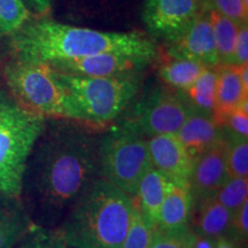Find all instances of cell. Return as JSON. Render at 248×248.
Instances as JSON below:
<instances>
[{
  "label": "cell",
  "mask_w": 248,
  "mask_h": 248,
  "mask_svg": "<svg viewBox=\"0 0 248 248\" xmlns=\"http://www.w3.org/2000/svg\"><path fill=\"white\" fill-rule=\"evenodd\" d=\"M203 8L188 29L173 42L169 55L172 59L198 61L207 67H219L209 8Z\"/></svg>",
  "instance_id": "cell-11"
},
{
  "label": "cell",
  "mask_w": 248,
  "mask_h": 248,
  "mask_svg": "<svg viewBox=\"0 0 248 248\" xmlns=\"http://www.w3.org/2000/svg\"><path fill=\"white\" fill-rule=\"evenodd\" d=\"M237 70H238V75H239L241 85H243L244 88V91L248 93V64L237 67Z\"/></svg>",
  "instance_id": "cell-36"
},
{
  "label": "cell",
  "mask_w": 248,
  "mask_h": 248,
  "mask_svg": "<svg viewBox=\"0 0 248 248\" xmlns=\"http://www.w3.org/2000/svg\"><path fill=\"white\" fill-rule=\"evenodd\" d=\"M14 248H71L58 228L33 224Z\"/></svg>",
  "instance_id": "cell-25"
},
{
  "label": "cell",
  "mask_w": 248,
  "mask_h": 248,
  "mask_svg": "<svg viewBox=\"0 0 248 248\" xmlns=\"http://www.w3.org/2000/svg\"><path fill=\"white\" fill-rule=\"evenodd\" d=\"M193 248H216V239L208 237H198L197 235Z\"/></svg>",
  "instance_id": "cell-35"
},
{
  "label": "cell",
  "mask_w": 248,
  "mask_h": 248,
  "mask_svg": "<svg viewBox=\"0 0 248 248\" xmlns=\"http://www.w3.org/2000/svg\"><path fill=\"white\" fill-rule=\"evenodd\" d=\"M30 20L23 0H0V36H12Z\"/></svg>",
  "instance_id": "cell-24"
},
{
  "label": "cell",
  "mask_w": 248,
  "mask_h": 248,
  "mask_svg": "<svg viewBox=\"0 0 248 248\" xmlns=\"http://www.w3.org/2000/svg\"><path fill=\"white\" fill-rule=\"evenodd\" d=\"M207 66L188 59H172L160 68V76L167 85L184 92L197 82Z\"/></svg>",
  "instance_id": "cell-21"
},
{
  "label": "cell",
  "mask_w": 248,
  "mask_h": 248,
  "mask_svg": "<svg viewBox=\"0 0 248 248\" xmlns=\"http://www.w3.org/2000/svg\"><path fill=\"white\" fill-rule=\"evenodd\" d=\"M216 248H246V245L235 239L232 234L226 233L217 238Z\"/></svg>",
  "instance_id": "cell-34"
},
{
  "label": "cell",
  "mask_w": 248,
  "mask_h": 248,
  "mask_svg": "<svg viewBox=\"0 0 248 248\" xmlns=\"http://www.w3.org/2000/svg\"><path fill=\"white\" fill-rule=\"evenodd\" d=\"M99 150L101 177L133 197L138 183L152 167L147 139L124 122L100 139Z\"/></svg>",
  "instance_id": "cell-7"
},
{
  "label": "cell",
  "mask_w": 248,
  "mask_h": 248,
  "mask_svg": "<svg viewBox=\"0 0 248 248\" xmlns=\"http://www.w3.org/2000/svg\"><path fill=\"white\" fill-rule=\"evenodd\" d=\"M4 75L9 94L24 109L45 119L70 120L66 86L51 64L15 60L5 68Z\"/></svg>",
  "instance_id": "cell-6"
},
{
  "label": "cell",
  "mask_w": 248,
  "mask_h": 248,
  "mask_svg": "<svg viewBox=\"0 0 248 248\" xmlns=\"http://www.w3.org/2000/svg\"><path fill=\"white\" fill-rule=\"evenodd\" d=\"M226 150V140L223 138L209 150L194 157L188 182L194 204L215 195L230 177L228 172Z\"/></svg>",
  "instance_id": "cell-13"
},
{
  "label": "cell",
  "mask_w": 248,
  "mask_h": 248,
  "mask_svg": "<svg viewBox=\"0 0 248 248\" xmlns=\"http://www.w3.org/2000/svg\"><path fill=\"white\" fill-rule=\"evenodd\" d=\"M192 156L203 153L224 138L223 130L213 115L193 110L176 133Z\"/></svg>",
  "instance_id": "cell-14"
},
{
  "label": "cell",
  "mask_w": 248,
  "mask_h": 248,
  "mask_svg": "<svg viewBox=\"0 0 248 248\" xmlns=\"http://www.w3.org/2000/svg\"><path fill=\"white\" fill-rule=\"evenodd\" d=\"M209 16L213 24L214 36H215L219 66H233L234 48L239 24L231 21L230 18L223 16L212 8H209Z\"/></svg>",
  "instance_id": "cell-22"
},
{
  "label": "cell",
  "mask_w": 248,
  "mask_h": 248,
  "mask_svg": "<svg viewBox=\"0 0 248 248\" xmlns=\"http://www.w3.org/2000/svg\"><path fill=\"white\" fill-rule=\"evenodd\" d=\"M248 24L241 23L238 27L237 42L234 48V67H240L248 64Z\"/></svg>",
  "instance_id": "cell-32"
},
{
  "label": "cell",
  "mask_w": 248,
  "mask_h": 248,
  "mask_svg": "<svg viewBox=\"0 0 248 248\" xmlns=\"http://www.w3.org/2000/svg\"><path fill=\"white\" fill-rule=\"evenodd\" d=\"M226 161L230 177H248V138L224 132Z\"/></svg>",
  "instance_id": "cell-23"
},
{
  "label": "cell",
  "mask_w": 248,
  "mask_h": 248,
  "mask_svg": "<svg viewBox=\"0 0 248 248\" xmlns=\"http://www.w3.org/2000/svg\"><path fill=\"white\" fill-rule=\"evenodd\" d=\"M100 140L76 124L45 126L27 163L21 201L33 224L54 228L101 177Z\"/></svg>",
  "instance_id": "cell-1"
},
{
  "label": "cell",
  "mask_w": 248,
  "mask_h": 248,
  "mask_svg": "<svg viewBox=\"0 0 248 248\" xmlns=\"http://www.w3.org/2000/svg\"><path fill=\"white\" fill-rule=\"evenodd\" d=\"M154 233L155 229L145 219L133 202L131 221L122 248H151Z\"/></svg>",
  "instance_id": "cell-26"
},
{
  "label": "cell",
  "mask_w": 248,
  "mask_h": 248,
  "mask_svg": "<svg viewBox=\"0 0 248 248\" xmlns=\"http://www.w3.org/2000/svg\"><path fill=\"white\" fill-rule=\"evenodd\" d=\"M195 204L197 216L192 230L198 237L217 239L230 232L232 213L217 201L215 195L206 198Z\"/></svg>",
  "instance_id": "cell-18"
},
{
  "label": "cell",
  "mask_w": 248,
  "mask_h": 248,
  "mask_svg": "<svg viewBox=\"0 0 248 248\" xmlns=\"http://www.w3.org/2000/svg\"><path fill=\"white\" fill-rule=\"evenodd\" d=\"M151 62L148 59L128 54L101 53L48 64L62 74L88 77H110L129 73H139Z\"/></svg>",
  "instance_id": "cell-10"
},
{
  "label": "cell",
  "mask_w": 248,
  "mask_h": 248,
  "mask_svg": "<svg viewBox=\"0 0 248 248\" xmlns=\"http://www.w3.org/2000/svg\"><path fill=\"white\" fill-rule=\"evenodd\" d=\"M45 126V117L0 91V195L21 198L27 163Z\"/></svg>",
  "instance_id": "cell-5"
},
{
  "label": "cell",
  "mask_w": 248,
  "mask_h": 248,
  "mask_svg": "<svg viewBox=\"0 0 248 248\" xmlns=\"http://www.w3.org/2000/svg\"><path fill=\"white\" fill-rule=\"evenodd\" d=\"M218 68L207 67L197 82L182 92L194 110L213 115L216 108V88Z\"/></svg>",
  "instance_id": "cell-20"
},
{
  "label": "cell",
  "mask_w": 248,
  "mask_h": 248,
  "mask_svg": "<svg viewBox=\"0 0 248 248\" xmlns=\"http://www.w3.org/2000/svg\"><path fill=\"white\" fill-rule=\"evenodd\" d=\"M245 99H248V93L244 91L237 67L219 66L216 88V108L214 114L233 110L240 106Z\"/></svg>",
  "instance_id": "cell-19"
},
{
  "label": "cell",
  "mask_w": 248,
  "mask_h": 248,
  "mask_svg": "<svg viewBox=\"0 0 248 248\" xmlns=\"http://www.w3.org/2000/svg\"><path fill=\"white\" fill-rule=\"evenodd\" d=\"M244 245L247 244L248 239V200L241 204L235 212L232 214L230 232Z\"/></svg>",
  "instance_id": "cell-31"
},
{
  "label": "cell",
  "mask_w": 248,
  "mask_h": 248,
  "mask_svg": "<svg viewBox=\"0 0 248 248\" xmlns=\"http://www.w3.org/2000/svg\"><path fill=\"white\" fill-rule=\"evenodd\" d=\"M203 5L230 18L237 24L248 21V8L244 5L243 0H208Z\"/></svg>",
  "instance_id": "cell-30"
},
{
  "label": "cell",
  "mask_w": 248,
  "mask_h": 248,
  "mask_svg": "<svg viewBox=\"0 0 248 248\" xmlns=\"http://www.w3.org/2000/svg\"><path fill=\"white\" fill-rule=\"evenodd\" d=\"M201 8L200 0H146L142 21L154 36L175 42L193 23Z\"/></svg>",
  "instance_id": "cell-9"
},
{
  "label": "cell",
  "mask_w": 248,
  "mask_h": 248,
  "mask_svg": "<svg viewBox=\"0 0 248 248\" xmlns=\"http://www.w3.org/2000/svg\"><path fill=\"white\" fill-rule=\"evenodd\" d=\"M18 61L53 63L101 53H122L153 61L156 48L139 32H109L40 18L29 20L11 36Z\"/></svg>",
  "instance_id": "cell-2"
},
{
  "label": "cell",
  "mask_w": 248,
  "mask_h": 248,
  "mask_svg": "<svg viewBox=\"0 0 248 248\" xmlns=\"http://www.w3.org/2000/svg\"><path fill=\"white\" fill-rule=\"evenodd\" d=\"M197 234L188 225L170 230H155L151 248H193Z\"/></svg>",
  "instance_id": "cell-28"
},
{
  "label": "cell",
  "mask_w": 248,
  "mask_h": 248,
  "mask_svg": "<svg viewBox=\"0 0 248 248\" xmlns=\"http://www.w3.org/2000/svg\"><path fill=\"white\" fill-rule=\"evenodd\" d=\"M32 225L21 199L0 195V248H14Z\"/></svg>",
  "instance_id": "cell-17"
},
{
  "label": "cell",
  "mask_w": 248,
  "mask_h": 248,
  "mask_svg": "<svg viewBox=\"0 0 248 248\" xmlns=\"http://www.w3.org/2000/svg\"><path fill=\"white\" fill-rule=\"evenodd\" d=\"M53 0H26L28 8L32 9L36 14L46 15L51 11Z\"/></svg>",
  "instance_id": "cell-33"
},
{
  "label": "cell",
  "mask_w": 248,
  "mask_h": 248,
  "mask_svg": "<svg viewBox=\"0 0 248 248\" xmlns=\"http://www.w3.org/2000/svg\"><path fill=\"white\" fill-rule=\"evenodd\" d=\"M193 110L182 92L157 88L145 94L135 105L125 123L148 138L177 133Z\"/></svg>",
  "instance_id": "cell-8"
},
{
  "label": "cell",
  "mask_w": 248,
  "mask_h": 248,
  "mask_svg": "<svg viewBox=\"0 0 248 248\" xmlns=\"http://www.w3.org/2000/svg\"><path fill=\"white\" fill-rule=\"evenodd\" d=\"M171 183L162 172L151 167L138 183L135 199L132 198L139 212L155 230L159 223L161 206Z\"/></svg>",
  "instance_id": "cell-15"
},
{
  "label": "cell",
  "mask_w": 248,
  "mask_h": 248,
  "mask_svg": "<svg viewBox=\"0 0 248 248\" xmlns=\"http://www.w3.org/2000/svg\"><path fill=\"white\" fill-rule=\"evenodd\" d=\"M132 208V197L100 177L74 202L58 229L71 248H122Z\"/></svg>",
  "instance_id": "cell-3"
},
{
  "label": "cell",
  "mask_w": 248,
  "mask_h": 248,
  "mask_svg": "<svg viewBox=\"0 0 248 248\" xmlns=\"http://www.w3.org/2000/svg\"><path fill=\"white\" fill-rule=\"evenodd\" d=\"M213 117L224 132L248 137V113L240 108H235L228 113L214 114Z\"/></svg>",
  "instance_id": "cell-29"
},
{
  "label": "cell",
  "mask_w": 248,
  "mask_h": 248,
  "mask_svg": "<svg viewBox=\"0 0 248 248\" xmlns=\"http://www.w3.org/2000/svg\"><path fill=\"white\" fill-rule=\"evenodd\" d=\"M153 168L176 184H188L194 157L188 153L176 133L157 135L147 139Z\"/></svg>",
  "instance_id": "cell-12"
},
{
  "label": "cell",
  "mask_w": 248,
  "mask_h": 248,
  "mask_svg": "<svg viewBox=\"0 0 248 248\" xmlns=\"http://www.w3.org/2000/svg\"><path fill=\"white\" fill-rule=\"evenodd\" d=\"M93 1H101V2H104V1H106V0H93Z\"/></svg>",
  "instance_id": "cell-38"
},
{
  "label": "cell",
  "mask_w": 248,
  "mask_h": 248,
  "mask_svg": "<svg viewBox=\"0 0 248 248\" xmlns=\"http://www.w3.org/2000/svg\"><path fill=\"white\" fill-rule=\"evenodd\" d=\"M59 75L69 97L70 121L93 128H102L115 121L140 88L138 73L110 77Z\"/></svg>",
  "instance_id": "cell-4"
},
{
  "label": "cell",
  "mask_w": 248,
  "mask_h": 248,
  "mask_svg": "<svg viewBox=\"0 0 248 248\" xmlns=\"http://www.w3.org/2000/svg\"><path fill=\"white\" fill-rule=\"evenodd\" d=\"M215 198L233 214L248 200V177H229L216 192Z\"/></svg>",
  "instance_id": "cell-27"
},
{
  "label": "cell",
  "mask_w": 248,
  "mask_h": 248,
  "mask_svg": "<svg viewBox=\"0 0 248 248\" xmlns=\"http://www.w3.org/2000/svg\"><path fill=\"white\" fill-rule=\"evenodd\" d=\"M207 1H208V0H200V2H202V5H203V4H206Z\"/></svg>",
  "instance_id": "cell-37"
},
{
  "label": "cell",
  "mask_w": 248,
  "mask_h": 248,
  "mask_svg": "<svg viewBox=\"0 0 248 248\" xmlns=\"http://www.w3.org/2000/svg\"><path fill=\"white\" fill-rule=\"evenodd\" d=\"M193 207L190 184L171 183L161 206L156 230H170L188 225Z\"/></svg>",
  "instance_id": "cell-16"
}]
</instances>
